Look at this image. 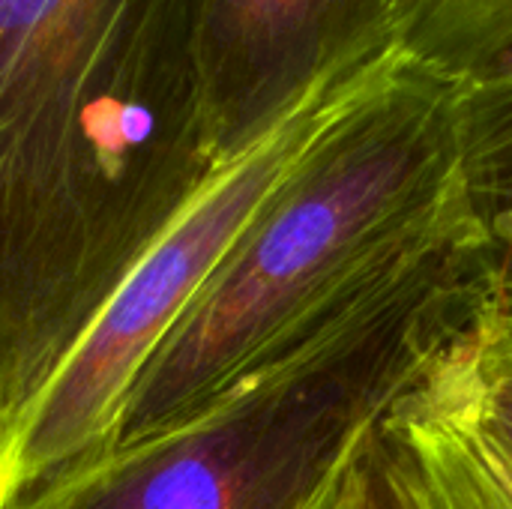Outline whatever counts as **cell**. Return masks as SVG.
Masks as SVG:
<instances>
[{
    "label": "cell",
    "instance_id": "obj_1",
    "mask_svg": "<svg viewBox=\"0 0 512 509\" xmlns=\"http://www.w3.org/2000/svg\"><path fill=\"white\" fill-rule=\"evenodd\" d=\"M495 237L462 165L456 93L399 54L159 345L114 447L219 405L315 399L417 330Z\"/></svg>",
    "mask_w": 512,
    "mask_h": 509
},
{
    "label": "cell",
    "instance_id": "obj_2",
    "mask_svg": "<svg viewBox=\"0 0 512 509\" xmlns=\"http://www.w3.org/2000/svg\"><path fill=\"white\" fill-rule=\"evenodd\" d=\"M213 168L201 0H0V447Z\"/></svg>",
    "mask_w": 512,
    "mask_h": 509
},
{
    "label": "cell",
    "instance_id": "obj_3",
    "mask_svg": "<svg viewBox=\"0 0 512 509\" xmlns=\"http://www.w3.org/2000/svg\"><path fill=\"white\" fill-rule=\"evenodd\" d=\"M396 57L327 81L246 150L216 162L18 417L0 447V509L30 501L114 447L129 393L159 345L300 177L342 111Z\"/></svg>",
    "mask_w": 512,
    "mask_h": 509
},
{
    "label": "cell",
    "instance_id": "obj_4",
    "mask_svg": "<svg viewBox=\"0 0 512 509\" xmlns=\"http://www.w3.org/2000/svg\"><path fill=\"white\" fill-rule=\"evenodd\" d=\"M351 417L333 420L318 399L219 405L108 450L12 509H291Z\"/></svg>",
    "mask_w": 512,
    "mask_h": 509
},
{
    "label": "cell",
    "instance_id": "obj_5",
    "mask_svg": "<svg viewBox=\"0 0 512 509\" xmlns=\"http://www.w3.org/2000/svg\"><path fill=\"white\" fill-rule=\"evenodd\" d=\"M402 0H201V87L216 162L318 87L399 54Z\"/></svg>",
    "mask_w": 512,
    "mask_h": 509
},
{
    "label": "cell",
    "instance_id": "obj_6",
    "mask_svg": "<svg viewBox=\"0 0 512 509\" xmlns=\"http://www.w3.org/2000/svg\"><path fill=\"white\" fill-rule=\"evenodd\" d=\"M408 339L375 423L387 509H512V444L426 342Z\"/></svg>",
    "mask_w": 512,
    "mask_h": 509
},
{
    "label": "cell",
    "instance_id": "obj_7",
    "mask_svg": "<svg viewBox=\"0 0 512 509\" xmlns=\"http://www.w3.org/2000/svg\"><path fill=\"white\" fill-rule=\"evenodd\" d=\"M399 54L456 96L512 87V0H402Z\"/></svg>",
    "mask_w": 512,
    "mask_h": 509
},
{
    "label": "cell",
    "instance_id": "obj_8",
    "mask_svg": "<svg viewBox=\"0 0 512 509\" xmlns=\"http://www.w3.org/2000/svg\"><path fill=\"white\" fill-rule=\"evenodd\" d=\"M462 315L435 330V351L512 444V273L480 279Z\"/></svg>",
    "mask_w": 512,
    "mask_h": 509
},
{
    "label": "cell",
    "instance_id": "obj_9",
    "mask_svg": "<svg viewBox=\"0 0 512 509\" xmlns=\"http://www.w3.org/2000/svg\"><path fill=\"white\" fill-rule=\"evenodd\" d=\"M459 153L495 234L512 231V87L456 96Z\"/></svg>",
    "mask_w": 512,
    "mask_h": 509
},
{
    "label": "cell",
    "instance_id": "obj_10",
    "mask_svg": "<svg viewBox=\"0 0 512 509\" xmlns=\"http://www.w3.org/2000/svg\"><path fill=\"white\" fill-rule=\"evenodd\" d=\"M387 381L351 417L321 471L291 509H387L375 474V423Z\"/></svg>",
    "mask_w": 512,
    "mask_h": 509
}]
</instances>
